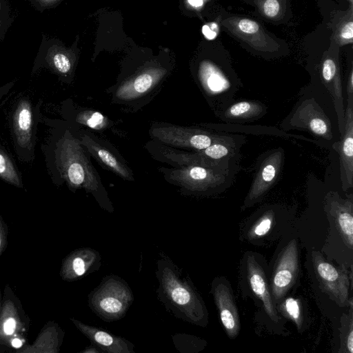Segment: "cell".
<instances>
[{"label":"cell","instance_id":"cell-1","mask_svg":"<svg viewBox=\"0 0 353 353\" xmlns=\"http://www.w3.org/2000/svg\"><path fill=\"white\" fill-rule=\"evenodd\" d=\"M52 126L53 137L43 148L46 165L54 183L65 182L74 192L83 189L94 196L102 209L113 212L114 209L108 192L78 137L70 128H65L61 134L55 125Z\"/></svg>","mask_w":353,"mask_h":353},{"label":"cell","instance_id":"cell-2","mask_svg":"<svg viewBox=\"0 0 353 353\" xmlns=\"http://www.w3.org/2000/svg\"><path fill=\"white\" fill-rule=\"evenodd\" d=\"M155 275L157 299L168 312L189 323L208 325L207 308L190 278L163 252L157 260Z\"/></svg>","mask_w":353,"mask_h":353},{"label":"cell","instance_id":"cell-3","mask_svg":"<svg viewBox=\"0 0 353 353\" xmlns=\"http://www.w3.org/2000/svg\"><path fill=\"white\" fill-rule=\"evenodd\" d=\"M239 159L176 168L161 167L164 179L185 195H208L229 186L238 171Z\"/></svg>","mask_w":353,"mask_h":353},{"label":"cell","instance_id":"cell-4","mask_svg":"<svg viewBox=\"0 0 353 353\" xmlns=\"http://www.w3.org/2000/svg\"><path fill=\"white\" fill-rule=\"evenodd\" d=\"M133 301L130 287L124 279L115 274L104 276L88 296L91 311L106 322L123 319Z\"/></svg>","mask_w":353,"mask_h":353},{"label":"cell","instance_id":"cell-5","mask_svg":"<svg viewBox=\"0 0 353 353\" xmlns=\"http://www.w3.org/2000/svg\"><path fill=\"white\" fill-rule=\"evenodd\" d=\"M30 323L21 301L7 284L0 312V352H15L28 343Z\"/></svg>","mask_w":353,"mask_h":353},{"label":"cell","instance_id":"cell-6","mask_svg":"<svg viewBox=\"0 0 353 353\" xmlns=\"http://www.w3.org/2000/svg\"><path fill=\"white\" fill-rule=\"evenodd\" d=\"M41 103L40 100L34 104L28 97H21L11 113L10 129L14 147L19 159L25 162L32 161L34 157Z\"/></svg>","mask_w":353,"mask_h":353},{"label":"cell","instance_id":"cell-7","mask_svg":"<svg viewBox=\"0 0 353 353\" xmlns=\"http://www.w3.org/2000/svg\"><path fill=\"white\" fill-rule=\"evenodd\" d=\"M152 140L165 145L190 151L201 150L223 140L228 134L206 130L154 122L149 130Z\"/></svg>","mask_w":353,"mask_h":353},{"label":"cell","instance_id":"cell-8","mask_svg":"<svg viewBox=\"0 0 353 353\" xmlns=\"http://www.w3.org/2000/svg\"><path fill=\"white\" fill-rule=\"evenodd\" d=\"M288 128L307 130L323 140L333 139L330 119L312 99L300 103L288 120Z\"/></svg>","mask_w":353,"mask_h":353},{"label":"cell","instance_id":"cell-9","mask_svg":"<svg viewBox=\"0 0 353 353\" xmlns=\"http://www.w3.org/2000/svg\"><path fill=\"white\" fill-rule=\"evenodd\" d=\"M312 260L317 278L323 290L339 305L345 306L350 303V280L347 271L335 268L318 252H313Z\"/></svg>","mask_w":353,"mask_h":353},{"label":"cell","instance_id":"cell-10","mask_svg":"<svg viewBox=\"0 0 353 353\" xmlns=\"http://www.w3.org/2000/svg\"><path fill=\"white\" fill-rule=\"evenodd\" d=\"M199 76L203 90L214 100L218 110L231 103L238 88L233 86L230 78L219 66L204 61L200 64Z\"/></svg>","mask_w":353,"mask_h":353},{"label":"cell","instance_id":"cell-11","mask_svg":"<svg viewBox=\"0 0 353 353\" xmlns=\"http://www.w3.org/2000/svg\"><path fill=\"white\" fill-rule=\"evenodd\" d=\"M80 143L99 163L126 181H134L132 170L124 159L110 146L92 133L83 130L78 136Z\"/></svg>","mask_w":353,"mask_h":353},{"label":"cell","instance_id":"cell-12","mask_svg":"<svg viewBox=\"0 0 353 353\" xmlns=\"http://www.w3.org/2000/svg\"><path fill=\"white\" fill-rule=\"evenodd\" d=\"M299 272V254L296 240L289 242L281 253L271 283L272 299H282L293 285Z\"/></svg>","mask_w":353,"mask_h":353},{"label":"cell","instance_id":"cell-13","mask_svg":"<svg viewBox=\"0 0 353 353\" xmlns=\"http://www.w3.org/2000/svg\"><path fill=\"white\" fill-rule=\"evenodd\" d=\"M222 24L231 34L256 50L272 52L279 47L261 25L252 19L233 17L224 19Z\"/></svg>","mask_w":353,"mask_h":353},{"label":"cell","instance_id":"cell-14","mask_svg":"<svg viewBox=\"0 0 353 353\" xmlns=\"http://www.w3.org/2000/svg\"><path fill=\"white\" fill-rule=\"evenodd\" d=\"M336 50L335 49V52H333L332 50H328L323 55L321 66V77L323 83L332 97L336 113L339 130L341 136L344 132L345 109Z\"/></svg>","mask_w":353,"mask_h":353},{"label":"cell","instance_id":"cell-15","mask_svg":"<svg viewBox=\"0 0 353 353\" xmlns=\"http://www.w3.org/2000/svg\"><path fill=\"white\" fill-rule=\"evenodd\" d=\"M101 266L100 253L92 248H79L66 255L61 262L60 276L66 282L81 279Z\"/></svg>","mask_w":353,"mask_h":353},{"label":"cell","instance_id":"cell-16","mask_svg":"<svg viewBox=\"0 0 353 353\" xmlns=\"http://www.w3.org/2000/svg\"><path fill=\"white\" fill-rule=\"evenodd\" d=\"M283 160L282 149H275L266 155L260 163L245 200L249 207L259 201L276 181Z\"/></svg>","mask_w":353,"mask_h":353},{"label":"cell","instance_id":"cell-17","mask_svg":"<svg viewBox=\"0 0 353 353\" xmlns=\"http://www.w3.org/2000/svg\"><path fill=\"white\" fill-rule=\"evenodd\" d=\"M345 109L344 132L332 148L338 152L342 188L347 191L353 185V97H347Z\"/></svg>","mask_w":353,"mask_h":353},{"label":"cell","instance_id":"cell-18","mask_svg":"<svg viewBox=\"0 0 353 353\" xmlns=\"http://www.w3.org/2000/svg\"><path fill=\"white\" fill-rule=\"evenodd\" d=\"M212 293L225 332L230 339H234L239 334L240 322L231 290L223 281L216 279L212 285Z\"/></svg>","mask_w":353,"mask_h":353},{"label":"cell","instance_id":"cell-19","mask_svg":"<svg viewBox=\"0 0 353 353\" xmlns=\"http://www.w3.org/2000/svg\"><path fill=\"white\" fill-rule=\"evenodd\" d=\"M70 320L80 332L103 352L134 353V344L125 338L114 335L103 328L88 325L75 318H70Z\"/></svg>","mask_w":353,"mask_h":353},{"label":"cell","instance_id":"cell-20","mask_svg":"<svg viewBox=\"0 0 353 353\" xmlns=\"http://www.w3.org/2000/svg\"><path fill=\"white\" fill-rule=\"evenodd\" d=\"M247 273L252 291L261 301L268 316L273 321L278 322V313L273 304L265 274L261 265L252 256L248 259Z\"/></svg>","mask_w":353,"mask_h":353},{"label":"cell","instance_id":"cell-21","mask_svg":"<svg viewBox=\"0 0 353 353\" xmlns=\"http://www.w3.org/2000/svg\"><path fill=\"white\" fill-rule=\"evenodd\" d=\"M65 335L64 330L54 321H48L32 344L27 343L15 353H59Z\"/></svg>","mask_w":353,"mask_h":353},{"label":"cell","instance_id":"cell-22","mask_svg":"<svg viewBox=\"0 0 353 353\" xmlns=\"http://www.w3.org/2000/svg\"><path fill=\"white\" fill-rule=\"evenodd\" d=\"M330 212L335 218L336 225L347 245H353V204L350 199H341L338 194L330 192L327 195Z\"/></svg>","mask_w":353,"mask_h":353},{"label":"cell","instance_id":"cell-23","mask_svg":"<svg viewBox=\"0 0 353 353\" xmlns=\"http://www.w3.org/2000/svg\"><path fill=\"white\" fill-rule=\"evenodd\" d=\"M161 76L157 73L145 72L125 82L117 89L114 100L119 102L132 101L151 91Z\"/></svg>","mask_w":353,"mask_h":353},{"label":"cell","instance_id":"cell-24","mask_svg":"<svg viewBox=\"0 0 353 353\" xmlns=\"http://www.w3.org/2000/svg\"><path fill=\"white\" fill-rule=\"evenodd\" d=\"M266 112L265 105L256 101H241L228 104L217 110L218 116L224 121L243 122L257 119Z\"/></svg>","mask_w":353,"mask_h":353},{"label":"cell","instance_id":"cell-25","mask_svg":"<svg viewBox=\"0 0 353 353\" xmlns=\"http://www.w3.org/2000/svg\"><path fill=\"white\" fill-rule=\"evenodd\" d=\"M243 141V136L228 134L223 140L199 152L204 158L210 160L239 159V150Z\"/></svg>","mask_w":353,"mask_h":353},{"label":"cell","instance_id":"cell-26","mask_svg":"<svg viewBox=\"0 0 353 353\" xmlns=\"http://www.w3.org/2000/svg\"><path fill=\"white\" fill-rule=\"evenodd\" d=\"M332 43L340 47L353 43V6L339 12L332 20Z\"/></svg>","mask_w":353,"mask_h":353},{"label":"cell","instance_id":"cell-27","mask_svg":"<svg viewBox=\"0 0 353 353\" xmlns=\"http://www.w3.org/2000/svg\"><path fill=\"white\" fill-rule=\"evenodd\" d=\"M63 115L68 120H73L76 123L85 125L90 129L101 130L110 124L109 120L103 114L94 110H71L68 106H63Z\"/></svg>","mask_w":353,"mask_h":353},{"label":"cell","instance_id":"cell-28","mask_svg":"<svg viewBox=\"0 0 353 353\" xmlns=\"http://www.w3.org/2000/svg\"><path fill=\"white\" fill-rule=\"evenodd\" d=\"M0 179L14 187L22 188L21 176L7 151L0 144Z\"/></svg>","mask_w":353,"mask_h":353},{"label":"cell","instance_id":"cell-29","mask_svg":"<svg viewBox=\"0 0 353 353\" xmlns=\"http://www.w3.org/2000/svg\"><path fill=\"white\" fill-rule=\"evenodd\" d=\"M175 348L181 353H197L206 345V341L187 334H176L172 336Z\"/></svg>","mask_w":353,"mask_h":353},{"label":"cell","instance_id":"cell-30","mask_svg":"<svg viewBox=\"0 0 353 353\" xmlns=\"http://www.w3.org/2000/svg\"><path fill=\"white\" fill-rule=\"evenodd\" d=\"M285 314L296 324L297 328L301 326V309L298 300L290 297L285 300L281 307Z\"/></svg>","mask_w":353,"mask_h":353},{"label":"cell","instance_id":"cell-31","mask_svg":"<svg viewBox=\"0 0 353 353\" xmlns=\"http://www.w3.org/2000/svg\"><path fill=\"white\" fill-rule=\"evenodd\" d=\"M273 213H265L251 228L250 236L252 238L261 237L265 235L270 230L273 223Z\"/></svg>","mask_w":353,"mask_h":353},{"label":"cell","instance_id":"cell-32","mask_svg":"<svg viewBox=\"0 0 353 353\" xmlns=\"http://www.w3.org/2000/svg\"><path fill=\"white\" fill-rule=\"evenodd\" d=\"M52 63L56 71L61 74H67L71 70V62L69 58L63 53L55 54Z\"/></svg>","mask_w":353,"mask_h":353},{"label":"cell","instance_id":"cell-33","mask_svg":"<svg viewBox=\"0 0 353 353\" xmlns=\"http://www.w3.org/2000/svg\"><path fill=\"white\" fill-rule=\"evenodd\" d=\"M261 9L265 17L275 18L280 13L281 3L279 0H263Z\"/></svg>","mask_w":353,"mask_h":353},{"label":"cell","instance_id":"cell-34","mask_svg":"<svg viewBox=\"0 0 353 353\" xmlns=\"http://www.w3.org/2000/svg\"><path fill=\"white\" fill-rule=\"evenodd\" d=\"M8 225L0 215V258L3 253L6 251L8 245Z\"/></svg>","mask_w":353,"mask_h":353},{"label":"cell","instance_id":"cell-35","mask_svg":"<svg viewBox=\"0 0 353 353\" xmlns=\"http://www.w3.org/2000/svg\"><path fill=\"white\" fill-rule=\"evenodd\" d=\"M219 32V28L216 23L210 22L202 27V33L208 40L216 39Z\"/></svg>","mask_w":353,"mask_h":353},{"label":"cell","instance_id":"cell-36","mask_svg":"<svg viewBox=\"0 0 353 353\" xmlns=\"http://www.w3.org/2000/svg\"><path fill=\"white\" fill-rule=\"evenodd\" d=\"M347 97H353V69H352V68H351L349 76L347 77Z\"/></svg>","mask_w":353,"mask_h":353},{"label":"cell","instance_id":"cell-37","mask_svg":"<svg viewBox=\"0 0 353 353\" xmlns=\"http://www.w3.org/2000/svg\"><path fill=\"white\" fill-rule=\"evenodd\" d=\"M14 85V82H10L0 86V102L9 93Z\"/></svg>","mask_w":353,"mask_h":353},{"label":"cell","instance_id":"cell-38","mask_svg":"<svg viewBox=\"0 0 353 353\" xmlns=\"http://www.w3.org/2000/svg\"><path fill=\"white\" fill-rule=\"evenodd\" d=\"M80 352L81 353H100V352H103L98 347L92 344L91 345L88 346L83 350L80 351Z\"/></svg>","mask_w":353,"mask_h":353},{"label":"cell","instance_id":"cell-39","mask_svg":"<svg viewBox=\"0 0 353 353\" xmlns=\"http://www.w3.org/2000/svg\"><path fill=\"white\" fill-rule=\"evenodd\" d=\"M188 3L195 8H199L203 6L204 0H188Z\"/></svg>","mask_w":353,"mask_h":353},{"label":"cell","instance_id":"cell-40","mask_svg":"<svg viewBox=\"0 0 353 353\" xmlns=\"http://www.w3.org/2000/svg\"><path fill=\"white\" fill-rule=\"evenodd\" d=\"M1 302H2V292H1V287H0V312H1Z\"/></svg>","mask_w":353,"mask_h":353},{"label":"cell","instance_id":"cell-41","mask_svg":"<svg viewBox=\"0 0 353 353\" xmlns=\"http://www.w3.org/2000/svg\"><path fill=\"white\" fill-rule=\"evenodd\" d=\"M350 2V6H353V0H347Z\"/></svg>","mask_w":353,"mask_h":353}]
</instances>
